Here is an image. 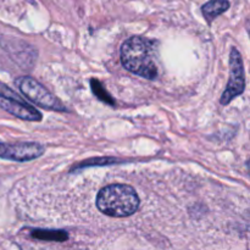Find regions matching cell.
<instances>
[{
	"label": "cell",
	"instance_id": "1",
	"mask_svg": "<svg viewBox=\"0 0 250 250\" xmlns=\"http://www.w3.org/2000/svg\"><path fill=\"white\" fill-rule=\"evenodd\" d=\"M154 42L144 37L134 36L121 46V62L129 72L154 80L158 76Z\"/></svg>",
	"mask_w": 250,
	"mask_h": 250
},
{
	"label": "cell",
	"instance_id": "2",
	"mask_svg": "<svg viewBox=\"0 0 250 250\" xmlns=\"http://www.w3.org/2000/svg\"><path fill=\"white\" fill-rule=\"evenodd\" d=\"M97 207L109 216L126 217L138 210L139 198L131 186L110 185L98 193Z\"/></svg>",
	"mask_w": 250,
	"mask_h": 250
},
{
	"label": "cell",
	"instance_id": "3",
	"mask_svg": "<svg viewBox=\"0 0 250 250\" xmlns=\"http://www.w3.org/2000/svg\"><path fill=\"white\" fill-rule=\"evenodd\" d=\"M22 94L38 106L54 111H65L66 107L43 84L32 77H20L15 81Z\"/></svg>",
	"mask_w": 250,
	"mask_h": 250
},
{
	"label": "cell",
	"instance_id": "4",
	"mask_svg": "<svg viewBox=\"0 0 250 250\" xmlns=\"http://www.w3.org/2000/svg\"><path fill=\"white\" fill-rule=\"evenodd\" d=\"M0 107L24 121L38 122L42 120V114L36 107L31 106L22 97L2 83H0Z\"/></svg>",
	"mask_w": 250,
	"mask_h": 250
},
{
	"label": "cell",
	"instance_id": "5",
	"mask_svg": "<svg viewBox=\"0 0 250 250\" xmlns=\"http://www.w3.org/2000/svg\"><path fill=\"white\" fill-rule=\"evenodd\" d=\"M229 80L227 87L222 94L221 103L224 106L229 105L236 97L241 95L246 89V76H244V65L241 53L236 48H232L229 55Z\"/></svg>",
	"mask_w": 250,
	"mask_h": 250
},
{
	"label": "cell",
	"instance_id": "6",
	"mask_svg": "<svg viewBox=\"0 0 250 250\" xmlns=\"http://www.w3.org/2000/svg\"><path fill=\"white\" fill-rule=\"evenodd\" d=\"M44 146L39 143H0V158L11 161H31L44 153Z\"/></svg>",
	"mask_w": 250,
	"mask_h": 250
},
{
	"label": "cell",
	"instance_id": "7",
	"mask_svg": "<svg viewBox=\"0 0 250 250\" xmlns=\"http://www.w3.org/2000/svg\"><path fill=\"white\" fill-rule=\"evenodd\" d=\"M229 7V0H211V1H208L207 4L203 5L202 11L203 15L205 16V19L208 20V22H212L219 15L227 11Z\"/></svg>",
	"mask_w": 250,
	"mask_h": 250
},
{
	"label": "cell",
	"instance_id": "8",
	"mask_svg": "<svg viewBox=\"0 0 250 250\" xmlns=\"http://www.w3.org/2000/svg\"><path fill=\"white\" fill-rule=\"evenodd\" d=\"M32 236L42 241L63 242L67 239V233L63 231H50V229H34Z\"/></svg>",
	"mask_w": 250,
	"mask_h": 250
},
{
	"label": "cell",
	"instance_id": "9",
	"mask_svg": "<svg viewBox=\"0 0 250 250\" xmlns=\"http://www.w3.org/2000/svg\"><path fill=\"white\" fill-rule=\"evenodd\" d=\"M90 85H92V90L95 95H97L98 99H100L102 102L106 103V104L114 106L115 100L112 99L111 95L106 92V89L104 88V85L99 82L98 80H90Z\"/></svg>",
	"mask_w": 250,
	"mask_h": 250
}]
</instances>
